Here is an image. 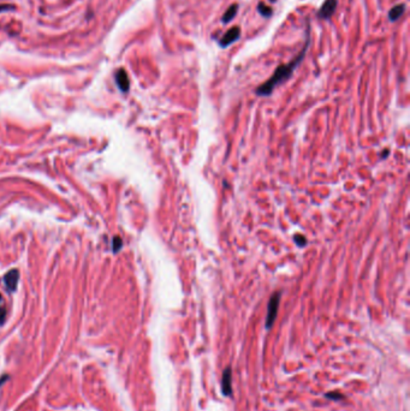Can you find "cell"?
I'll return each mask as SVG.
<instances>
[{"instance_id":"cell-14","label":"cell","mask_w":410,"mask_h":411,"mask_svg":"<svg viewBox=\"0 0 410 411\" xmlns=\"http://www.w3.org/2000/svg\"><path fill=\"white\" fill-rule=\"evenodd\" d=\"M6 319V309L4 307H0V325L4 323Z\"/></svg>"},{"instance_id":"cell-12","label":"cell","mask_w":410,"mask_h":411,"mask_svg":"<svg viewBox=\"0 0 410 411\" xmlns=\"http://www.w3.org/2000/svg\"><path fill=\"white\" fill-rule=\"evenodd\" d=\"M122 248V240L119 237L113 238V252L117 253Z\"/></svg>"},{"instance_id":"cell-9","label":"cell","mask_w":410,"mask_h":411,"mask_svg":"<svg viewBox=\"0 0 410 411\" xmlns=\"http://www.w3.org/2000/svg\"><path fill=\"white\" fill-rule=\"evenodd\" d=\"M237 11H238V5L237 4L231 5L230 8L225 11V14L223 15L222 22L224 24H228L229 22H231V21L235 18V16L237 15Z\"/></svg>"},{"instance_id":"cell-1","label":"cell","mask_w":410,"mask_h":411,"mask_svg":"<svg viewBox=\"0 0 410 411\" xmlns=\"http://www.w3.org/2000/svg\"><path fill=\"white\" fill-rule=\"evenodd\" d=\"M309 33H310V26L308 24V27H307V32H306V44H304V46L302 50H301V52L298 53L290 63L278 66V68L276 69V71L273 72L272 76L268 78L266 82L262 83L261 86L255 90L256 95H259V96L271 95L273 90L276 89V87H278L279 84H282L283 82H285V81H288L289 78L292 76V74H294V71L296 70L297 66L303 62L307 51H308V47L310 44Z\"/></svg>"},{"instance_id":"cell-8","label":"cell","mask_w":410,"mask_h":411,"mask_svg":"<svg viewBox=\"0 0 410 411\" xmlns=\"http://www.w3.org/2000/svg\"><path fill=\"white\" fill-rule=\"evenodd\" d=\"M404 11H405L404 4H398V5L393 6V8L388 11V20H390L391 22H396L397 20H399V18L403 16Z\"/></svg>"},{"instance_id":"cell-11","label":"cell","mask_w":410,"mask_h":411,"mask_svg":"<svg viewBox=\"0 0 410 411\" xmlns=\"http://www.w3.org/2000/svg\"><path fill=\"white\" fill-rule=\"evenodd\" d=\"M325 397L328 398V399H332V400H340L344 398V395L342 393H338V392H328V393L325 394Z\"/></svg>"},{"instance_id":"cell-5","label":"cell","mask_w":410,"mask_h":411,"mask_svg":"<svg viewBox=\"0 0 410 411\" xmlns=\"http://www.w3.org/2000/svg\"><path fill=\"white\" fill-rule=\"evenodd\" d=\"M222 391L224 395H232V370L231 367L225 368L223 371V379H222Z\"/></svg>"},{"instance_id":"cell-7","label":"cell","mask_w":410,"mask_h":411,"mask_svg":"<svg viewBox=\"0 0 410 411\" xmlns=\"http://www.w3.org/2000/svg\"><path fill=\"white\" fill-rule=\"evenodd\" d=\"M18 278H20V276H18V272L16 270L10 271L4 277L5 286L8 288L9 291H14V290L16 289L17 283H18Z\"/></svg>"},{"instance_id":"cell-2","label":"cell","mask_w":410,"mask_h":411,"mask_svg":"<svg viewBox=\"0 0 410 411\" xmlns=\"http://www.w3.org/2000/svg\"><path fill=\"white\" fill-rule=\"evenodd\" d=\"M280 292H274L271 297L270 302H268L267 307V316H266V328L270 329L273 326L274 321H276L277 314H278L279 303H280Z\"/></svg>"},{"instance_id":"cell-4","label":"cell","mask_w":410,"mask_h":411,"mask_svg":"<svg viewBox=\"0 0 410 411\" xmlns=\"http://www.w3.org/2000/svg\"><path fill=\"white\" fill-rule=\"evenodd\" d=\"M241 38V28L240 27H232L231 29H229L228 32L223 35V38L220 39L219 45L220 47H229L230 45L236 42L237 40H240Z\"/></svg>"},{"instance_id":"cell-10","label":"cell","mask_w":410,"mask_h":411,"mask_svg":"<svg viewBox=\"0 0 410 411\" xmlns=\"http://www.w3.org/2000/svg\"><path fill=\"white\" fill-rule=\"evenodd\" d=\"M258 12L261 15L262 17L265 18H270L273 15V10L270 8V6L265 4V3H259L258 4Z\"/></svg>"},{"instance_id":"cell-16","label":"cell","mask_w":410,"mask_h":411,"mask_svg":"<svg viewBox=\"0 0 410 411\" xmlns=\"http://www.w3.org/2000/svg\"><path fill=\"white\" fill-rule=\"evenodd\" d=\"M0 301H2V295H0Z\"/></svg>"},{"instance_id":"cell-13","label":"cell","mask_w":410,"mask_h":411,"mask_svg":"<svg viewBox=\"0 0 410 411\" xmlns=\"http://www.w3.org/2000/svg\"><path fill=\"white\" fill-rule=\"evenodd\" d=\"M295 242H296V243L298 244V246L300 247H303V246H306V238L303 237V236H300V235H297L296 237H295Z\"/></svg>"},{"instance_id":"cell-6","label":"cell","mask_w":410,"mask_h":411,"mask_svg":"<svg viewBox=\"0 0 410 411\" xmlns=\"http://www.w3.org/2000/svg\"><path fill=\"white\" fill-rule=\"evenodd\" d=\"M116 81H117V84H118L119 89L122 90V92H128L129 88H130V82H129V77H128V74H126V71L124 69H119L118 71H117L116 74Z\"/></svg>"},{"instance_id":"cell-3","label":"cell","mask_w":410,"mask_h":411,"mask_svg":"<svg viewBox=\"0 0 410 411\" xmlns=\"http://www.w3.org/2000/svg\"><path fill=\"white\" fill-rule=\"evenodd\" d=\"M337 6H338V0H325L324 4L320 6L316 15H318V17L320 20L328 21L333 16L334 12H336Z\"/></svg>"},{"instance_id":"cell-15","label":"cell","mask_w":410,"mask_h":411,"mask_svg":"<svg viewBox=\"0 0 410 411\" xmlns=\"http://www.w3.org/2000/svg\"><path fill=\"white\" fill-rule=\"evenodd\" d=\"M270 2H271V3H276L277 0H270Z\"/></svg>"}]
</instances>
